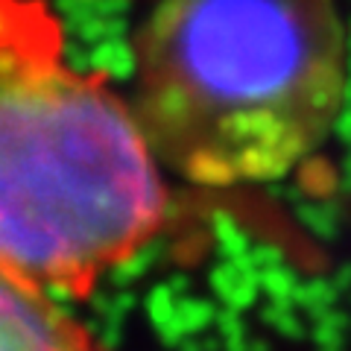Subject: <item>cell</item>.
I'll list each match as a JSON object with an SVG mask.
<instances>
[{"label": "cell", "mask_w": 351, "mask_h": 351, "mask_svg": "<svg viewBox=\"0 0 351 351\" xmlns=\"http://www.w3.org/2000/svg\"><path fill=\"white\" fill-rule=\"evenodd\" d=\"M164 217L167 188L132 103L68 59L47 0H0V267L85 299Z\"/></svg>", "instance_id": "6da1fadb"}, {"label": "cell", "mask_w": 351, "mask_h": 351, "mask_svg": "<svg viewBox=\"0 0 351 351\" xmlns=\"http://www.w3.org/2000/svg\"><path fill=\"white\" fill-rule=\"evenodd\" d=\"M337 0H161L135 38V108L152 156L193 184L272 182L343 112Z\"/></svg>", "instance_id": "7a4b0ae2"}, {"label": "cell", "mask_w": 351, "mask_h": 351, "mask_svg": "<svg viewBox=\"0 0 351 351\" xmlns=\"http://www.w3.org/2000/svg\"><path fill=\"white\" fill-rule=\"evenodd\" d=\"M0 351H100V346L50 290L0 267Z\"/></svg>", "instance_id": "3957f363"}]
</instances>
